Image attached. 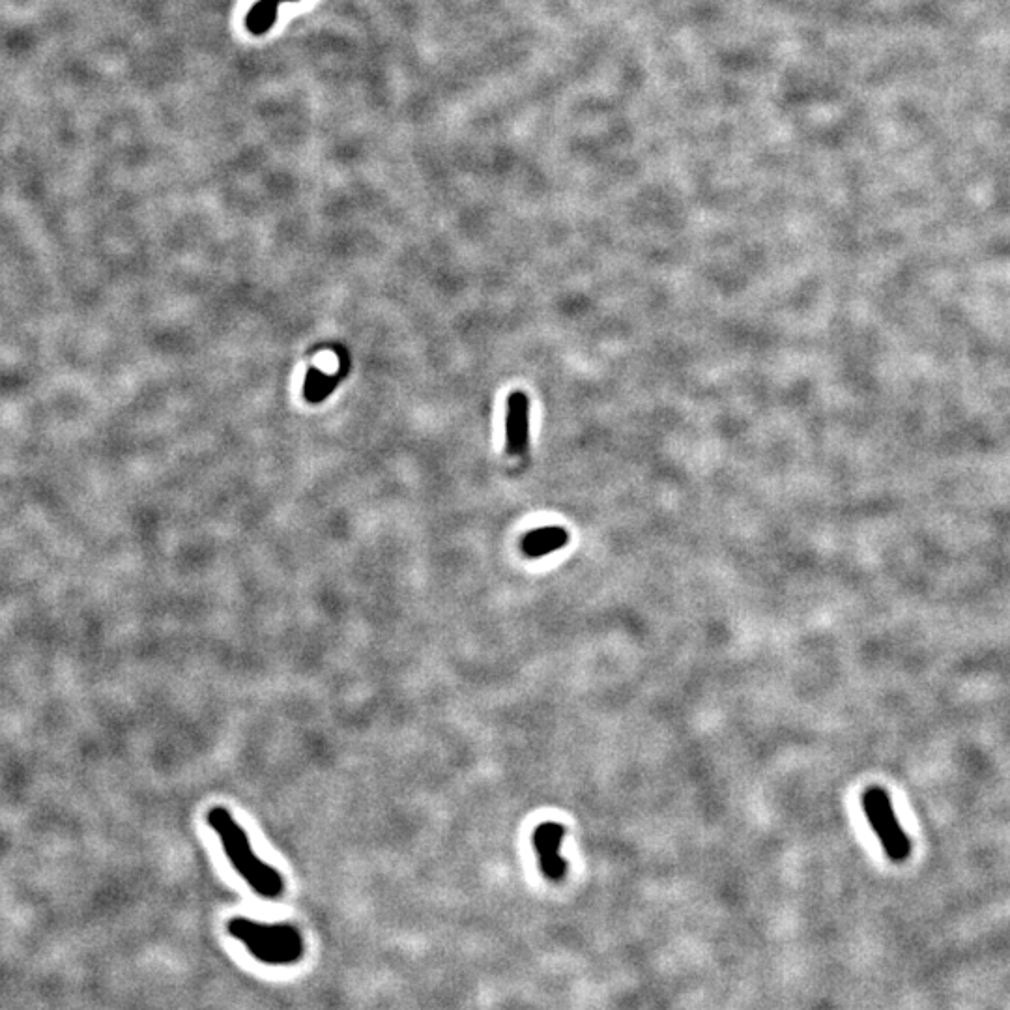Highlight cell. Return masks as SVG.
Returning <instances> with one entry per match:
<instances>
[{"label":"cell","mask_w":1010,"mask_h":1010,"mask_svg":"<svg viewBox=\"0 0 1010 1010\" xmlns=\"http://www.w3.org/2000/svg\"><path fill=\"white\" fill-rule=\"evenodd\" d=\"M206 820L216 831L234 870L247 881V885L264 898L281 896L285 889L281 874L255 855L244 829L232 818L231 812L227 808L214 807L208 812Z\"/></svg>","instance_id":"6da1fadb"},{"label":"cell","mask_w":1010,"mask_h":1010,"mask_svg":"<svg viewBox=\"0 0 1010 1010\" xmlns=\"http://www.w3.org/2000/svg\"><path fill=\"white\" fill-rule=\"evenodd\" d=\"M229 932L246 945L257 960L272 966H287L302 958L303 939L290 924L255 923L251 919H232Z\"/></svg>","instance_id":"7a4b0ae2"},{"label":"cell","mask_w":1010,"mask_h":1010,"mask_svg":"<svg viewBox=\"0 0 1010 1010\" xmlns=\"http://www.w3.org/2000/svg\"><path fill=\"white\" fill-rule=\"evenodd\" d=\"M863 810L881 848L895 863H904L911 853V840L896 818L891 797L883 788H868L863 795Z\"/></svg>","instance_id":"3957f363"},{"label":"cell","mask_w":1010,"mask_h":1010,"mask_svg":"<svg viewBox=\"0 0 1010 1010\" xmlns=\"http://www.w3.org/2000/svg\"><path fill=\"white\" fill-rule=\"evenodd\" d=\"M565 827L562 823H541L534 833V846L543 876L550 881H562L567 874V861L563 859L562 848Z\"/></svg>","instance_id":"277c9868"},{"label":"cell","mask_w":1010,"mask_h":1010,"mask_svg":"<svg viewBox=\"0 0 1010 1010\" xmlns=\"http://www.w3.org/2000/svg\"><path fill=\"white\" fill-rule=\"evenodd\" d=\"M530 442V401L526 393L513 391L507 399L505 419V448L509 455L519 457Z\"/></svg>","instance_id":"5b68a950"},{"label":"cell","mask_w":1010,"mask_h":1010,"mask_svg":"<svg viewBox=\"0 0 1010 1010\" xmlns=\"http://www.w3.org/2000/svg\"><path fill=\"white\" fill-rule=\"evenodd\" d=\"M567 543H569V534L565 528L547 526V528H539V530L524 535L522 552L528 558H545L552 552L563 549Z\"/></svg>","instance_id":"8992f818"},{"label":"cell","mask_w":1010,"mask_h":1010,"mask_svg":"<svg viewBox=\"0 0 1010 1010\" xmlns=\"http://www.w3.org/2000/svg\"><path fill=\"white\" fill-rule=\"evenodd\" d=\"M345 378V365L341 371L333 373V375H326L322 371H318L315 367H311L305 375V382H303V397L309 401V403H320L324 399L330 397V393L335 390V386Z\"/></svg>","instance_id":"52a82bcc"},{"label":"cell","mask_w":1010,"mask_h":1010,"mask_svg":"<svg viewBox=\"0 0 1010 1010\" xmlns=\"http://www.w3.org/2000/svg\"><path fill=\"white\" fill-rule=\"evenodd\" d=\"M279 0H260L247 15V27L253 34H264L277 19Z\"/></svg>","instance_id":"ba28073f"},{"label":"cell","mask_w":1010,"mask_h":1010,"mask_svg":"<svg viewBox=\"0 0 1010 1010\" xmlns=\"http://www.w3.org/2000/svg\"><path fill=\"white\" fill-rule=\"evenodd\" d=\"M279 2H296V0H279Z\"/></svg>","instance_id":"9c48e42d"}]
</instances>
